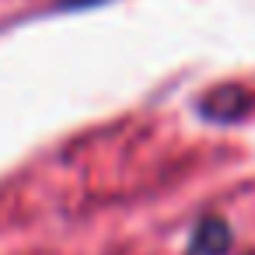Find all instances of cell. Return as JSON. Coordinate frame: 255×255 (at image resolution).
<instances>
[{"instance_id": "6da1fadb", "label": "cell", "mask_w": 255, "mask_h": 255, "mask_svg": "<svg viewBox=\"0 0 255 255\" xmlns=\"http://www.w3.org/2000/svg\"><path fill=\"white\" fill-rule=\"evenodd\" d=\"M227 245H231L227 227L220 220H203L192 238V255H220V252H227Z\"/></svg>"}]
</instances>
